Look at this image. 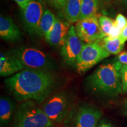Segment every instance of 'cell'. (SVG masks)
I'll list each match as a JSON object with an SVG mask.
<instances>
[{
	"label": "cell",
	"instance_id": "obj_23",
	"mask_svg": "<svg viewBox=\"0 0 127 127\" xmlns=\"http://www.w3.org/2000/svg\"><path fill=\"white\" fill-rule=\"evenodd\" d=\"M121 32L122 30L115 24V23H114L113 27L111 30L110 33H109V35L107 36V37L110 39L117 38L120 37L121 36Z\"/></svg>",
	"mask_w": 127,
	"mask_h": 127
},
{
	"label": "cell",
	"instance_id": "obj_7",
	"mask_svg": "<svg viewBox=\"0 0 127 127\" xmlns=\"http://www.w3.org/2000/svg\"><path fill=\"white\" fill-rule=\"evenodd\" d=\"M45 9L42 0H32L24 9H21L24 27L31 35H38L39 24Z\"/></svg>",
	"mask_w": 127,
	"mask_h": 127
},
{
	"label": "cell",
	"instance_id": "obj_25",
	"mask_svg": "<svg viewBox=\"0 0 127 127\" xmlns=\"http://www.w3.org/2000/svg\"><path fill=\"white\" fill-rule=\"evenodd\" d=\"M20 6L21 9H24L32 0H14Z\"/></svg>",
	"mask_w": 127,
	"mask_h": 127
},
{
	"label": "cell",
	"instance_id": "obj_5",
	"mask_svg": "<svg viewBox=\"0 0 127 127\" xmlns=\"http://www.w3.org/2000/svg\"><path fill=\"white\" fill-rule=\"evenodd\" d=\"M11 51L18 58L26 69L51 72L55 68L54 62L50 57L38 49L22 47Z\"/></svg>",
	"mask_w": 127,
	"mask_h": 127
},
{
	"label": "cell",
	"instance_id": "obj_14",
	"mask_svg": "<svg viewBox=\"0 0 127 127\" xmlns=\"http://www.w3.org/2000/svg\"><path fill=\"white\" fill-rule=\"evenodd\" d=\"M15 104L10 98L1 96L0 98V126L7 127L15 114Z\"/></svg>",
	"mask_w": 127,
	"mask_h": 127
},
{
	"label": "cell",
	"instance_id": "obj_24",
	"mask_svg": "<svg viewBox=\"0 0 127 127\" xmlns=\"http://www.w3.org/2000/svg\"><path fill=\"white\" fill-rule=\"evenodd\" d=\"M120 63L123 65H127V52L124 51L121 52L118 57V60Z\"/></svg>",
	"mask_w": 127,
	"mask_h": 127
},
{
	"label": "cell",
	"instance_id": "obj_30",
	"mask_svg": "<svg viewBox=\"0 0 127 127\" xmlns=\"http://www.w3.org/2000/svg\"><path fill=\"white\" fill-rule=\"evenodd\" d=\"M123 110H124V113L125 115H127V99L124 102L123 105Z\"/></svg>",
	"mask_w": 127,
	"mask_h": 127
},
{
	"label": "cell",
	"instance_id": "obj_29",
	"mask_svg": "<svg viewBox=\"0 0 127 127\" xmlns=\"http://www.w3.org/2000/svg\"><path fill=\"white\" fill-rule=\"evenodd\" d=\"M120 5L127 8V0H117Z\"/></svg>",
	"mask_w": 127,
	"mask_h": 127
},
{
	"label": "cell",
	"instance_id": "obj_3",
	"mask_svg": "<svg viewBox=\"0 0 127 127\" xmlns=\"http://www.w3.org/2000/svg\"><path fill=\"white\" fill-rule=\"evenodd\" d=\"M13 127H53V123L34 101L23 102L16 108Z\"/></svg>",
	"mask_w": 127,
	"mask_h": 127
},
{
	"label": "cell",
	"instance_id": "obj_26",
	"mask_svg": "<svg viewBox=\"0 0 127 127\" xmlns=\"http://www.w3.org/2000/svg\"><path fill=\"white\" fill-rule=\"evenodd\" d=\"M112 1L113 0H99V2L101 6L107 8L111 7V5H112Z\"/></svg>",
	"mask_w": 127,
	"mask_h": 127
},
{
	"label": "cell",
	"instance_id": "obj_20",
	"mask_svg": "<svg viewBox=\"0 0 127 127\" xmlns=\"http://www.w3.org/2000/svg\"><path fill=\"white\" fill-rule=\"evenodd\" d=\"M122 88L124 93H127V65H123L121 68Z\"/></svg>",
	"mask_w": 127,
	"mask_h": 127
},
{
	"label": "cell",
	"instance_id": "obj_9",
	"mask_svg": "<svg viewBox=\"0 0 127 127\" xmlns=\"http://www.w3.org/2000/svg\"><path fill=\"white\" fill-rule=\"evenodd\" d=\"M77 35L75 27L71 25L64 44L61 48V54L66 64L76 66L78 58L85 45Z\"/></svg>",
	"mask_w": 127,
	"mask_h": 127
},
{
	"label": "cell",
	"instance_id": "obj_1",
	"mask_svg": "<svg viewBox=\"0 0 127 127\" xmlns=\"http://www.w3.org/2000/svg\"><path fill=\"white\" fill-rule=\"evenodd\" d=\"M6 88L20 102H44L57 85L54 75L49 71L26 69L4 81Z\"/></svg>",
	"mask_w": 127,
	"mask_h": 127
},
{
	"label": "cell",
	"instance_id": "obj_8",
	"mask_svg": "<svg viewBox=\"0 0 127 127\" xmlns=\"http://www.w3.org/2000/svg\"><path fill=\"white\" fill-rule=\"evenodd\" d=\"M102 116L99 109L91 105H82L72 112L66 121L68 127H97Z\"/></svg>",
	"mask_w": 127,
	"mask_h": 127
},
{
	"label": "cell",
	"instance_id": "obj_2",
	"mask_svg": "<svg viewBox=\"0 0 127 127\" xmlns=\"http://www.w3.org/2000/svg\"><path fill=\"white\" fill-rule=\"evenodd\" d=\"M118 61L100 65L87 78L86 84L93 93L108 96H116L123 92L121 68Z\"/></svg>",
	"mask_w": 127,
	"mask_h": 127
},
{
	"label": "cell",
	"instance_id": "obj_11",
	"mask_svg": "<svg viewBox=\"0 0 127 127\" xmlns=\"http://www.w3.org/2000/svg\"><path fill=\"white\" fill-rule=\"evenodd\" d=\"M25 69L24 66L11 51L0 54V75L7 77Z\"/></svg>",
	"mask_w": 127,
	"mask_h": 127
},
{
	"label": "cell",
	"instance_id": "obj_22",
	"mask_svg": "<svg viewBox=\"0 0 127 127\" xmlns=\"http://www.w3.org/2000/svg\"><path fill=\"white\" fill-rule=\"evenodd\" d=\"M115 23L121 30H123L127 24V19L122 14H118L116 17Z\"/></svg>",
	"mask_w": 127,
	"mask_h": 127
},
{
	"label": "cell",
	"instance_id": "obj_17",
	"mask_svg": "<svg viewBox=\"0 0 127 127\" xmlns=\"http://www.w3.org/2000/svg\"><path fill=\"white\" fill-rule=\"evenodd\" d=\"M100 6L99 0H81L80 20L96 15Z\"/></svg>",
	"mask_w": 127,
	"mask_h": 127
},
{
	"label": "cell",
	"instance_id": "obj_19",
	"mask_svg": "<svg viewBox=\"0 0 127 127\" xmlns=\"http://www.w3.org/2000/svg\"><path fill=\"white\" fill-rule=\"evenodd\" d=\"M98 23L104 34L106 36H108L112 27L115 23V21L107 17V16L97 14Z\"/></svg>",
	"mask_w": 127,
	"mask_h": 127
},
{
	"label": "cell",
	"instance_id": "obj_27",
	"mask_svg": "<svg viewBox=\"0 0 127 127\" xmlns=\"http://www.w3.org/2000/svg\"><path fill=\"white\" fill-rule=\"evenodd\" d=\"M120 37L122 39H123L124 42H126L127 41V24L126 26L122 30L121 34Z\"/></svg>",
	"mask_w": 127,
	"mask_h": 127
},
{
	"label": "cell",
	"instance_id": "obj_28",
	"mask_svg": "<svg viewBox=\"0 0 127 127\" xmlns=\"http://www.w3.org/2000/svg\"><path fill=\"white\" fill-rule=\"evenodd\" d=\"M97 127H112L110 124L105 121H102L98 124Z\"/></svg>",
	"mask_w": 127,
	"mask_h": 127
},
{
	"label": "cell",
	"instance_id": "obj_12",
	"mask_svg": "<svg viewBox=\"0 0 127 127\" xmlns=\"http://www.w3.org/2000/svg\"><path fill=\"white\" fill-rule=\"evenodd\" d=\"M71 24L56 18L54 25L48 38L46 39L52 47H62L65 42Z\"/></svg>",
	"mask_w": 127,
	"mask_h": 127
},
{
	"label": "cell",
	"instance_id": "obj_13",
	"mask_svg": "<svg viewBox=\"0 0 127 127\" xmlns=\"http://www.w3.org/2000/svg\"><path fill=\"white\" fill-rule=\"evenodd\" d=\"M21 32L10 17L1 15L0 17V36L1 39L12 42L20 41Z\"/></svg>",
	"mask_w": 127,
	"mask_h": 127
},
{
	"label": "cell",
	"instance_id": "obj_4",
	"mask_svg": "<svg viewBox=\"0 0 127 127\" xmlns=\"http://www.w3.org/2000/svg\"><path fill=\"white\" fill-rule=\"evenodd\" d=\"M42 109L53 123L66 122L73 112L72 99L65 92H58L45 100Z\"/></svg>",
	"mask_w": 127,
	"mask_h": 127
},
{
	"label": "cell",
	"instance_id": "obj_6",
	"mask_svg": "<svg viewBox=\"0 0 127 127\" xmlns=\"http://www.w3.org/2000/svg\"><path fill=\"white\" fill-rule=\"evenodd\" d=\"M109 55L110 54L98 41L85 44L77 60L76 69L79 74H84Z\"/></svg>",
	"mask_w": 127,
	"mask_h": 127
},
{
	"label": "cell",
	"instance_id": "obj_21",
	"mask_svg": "<svg viewBox=\"0 0 127 127\" xmlns=\"http://www.w3.org/2000/svg\"><path fill=\"white\" fill-rule=\"evenodd\" d=\"M45 1L54 8L62 11L66 0H45Z\"/></svg>",
	"mask_w": 127,
	"mask_h": 127
},
{
	"label": "cell",
	"instance_id": "obj_16",
	"mask_svg": "<svg viewBox=\"0 0 127 127\" xmlns=\"http://www.w3.org/2000/svg\"><path fill=\"white\" fill-rule=\"evenodd\" d=\"M56 18L50 9H46L41 18L38 35L44 36L47 39L53 28Z\"/></svg>",
	"mask_w": 127,
	"mask_h": 127
},
{
	"label": "cell",
	"instance_id": "obj_10",
	"mask_svg": "<svg viewBox=\"0 0 127 127\" xmlns=\"http://www.w3.org/2000/svg\"><path fill=\"white\" fill-rule=\"evenodd\" d=\"M75 28L78 37L87 43H92L106 37L100 28L97 14L94 17L79 20L76 23Z\"/></svg>",
	"mask_w": 127,
	"mask_h": 127
},
{
	"label": "cell",
	"instance_id": "obj_18",
	"mask_svg": "<svg viewBox=\"0 0 127 127\" xmlns=\"http://www.w3.org/2000/svg\"><path fill=\"white\" fill-rule=\"evenodd\" d=\"M125 44V42L120 36L114 39H110L106 36L102 39V46L110 54L117 55L123 50Z\"/></svg>",
	"mask_w": 127,
	"mask_h": 127
},
{
	"label": "cell",
	"instance_id": "obj_15",
	"mask_svg": "<svg viewBox=\"0 0 127 127\" xmlns=\"http://www.w3.org/2000/svg\"><path fill=\"white\" fill-rule=\"evenodd\" d=\"M81 7V0H66L62 10L66 22L72 24L80 20Z\"/></svg>",
	"mask_w": 127,
	"mask_h": 127
}]
</instances>
